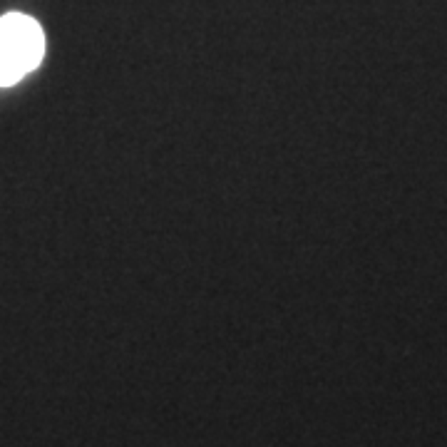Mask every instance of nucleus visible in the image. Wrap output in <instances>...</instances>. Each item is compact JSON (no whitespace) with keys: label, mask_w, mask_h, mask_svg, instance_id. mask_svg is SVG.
<instances>
[{"label":"nucleus","mask_w":447,"mask_h":447,"mask_svg":"<svg viewBox=\"0 0 447 447\" xmlns=\"http://www.w3.org/2000/svg\"><path fill=\"white\" fill-rule=\"evenodd\" d=\"M45 35L38 20L23 13L0 18V87H10L43 63Z\"/></svg>","instance_id":"obj_1"}]
</instances>
